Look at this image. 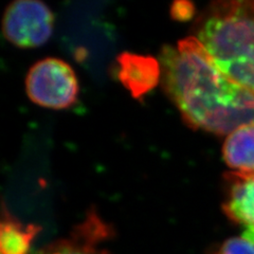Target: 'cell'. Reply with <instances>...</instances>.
<instances>
[{
    "label": "cell",
    "instance_id": "8992f818",
    "mask_svg": "<svg viewBox=\"0 0 254 254\" xmlns=\"http://www.w3.org/2000/svg\"><path fill=\"white\" fill-rule=\"evenodd\" d=\"M227 195L222 211L235 225L243 227V236L254 243V175L226 174Z\"/></svg>",
    "mask_w": 254,
    "mask_h": 254
},
{
    "label": "cell",
    "instance_id": "ba28073f",
    "mask_svg": "<svg viewBox=\"0 0 254 254\" xmlns=\"http://www.w3.org/2000/svg\"><path fill=\"white\" fill-rule=\"evenodd\" d=\"M222 158L231 172L254 175V123L242 125L228 134Z\"/></svg>",
    "mask_w": 254,
    "mask_h": 254
},
{
    "label": "cell",
    "instance_id": "6da1fadb",
    "mask_svg": "<svg viewBox=\"0 0 254 254\" xmlns=\"http://www.w3.org/2000/svg\"><path fill=\"white\" fill-rule=\"evenodd\" d=\"M159 62L164 90L189 126L222 136L254 123V94L222 73L193 35L164 47Z\"/></svg>",
    "mask_w": 254,
    "mask_h": 254
},
{
    "label": "cell",
    "instance_id": "3957f363",
    "mask_svg": "<svg viewBox=\"0 0 254 254\" xmlns=\"http://www.w3.org/2000/svg\"><path fill=\"white\" fill-rule=\"evenodd\" d=\"M26 90L35 104L49 109H66L77 100L78 83L73 69L60 59L37 62L26 77Z\"/></svg>",
    "mask_w": 254,
    "mask_h": 254
},
{
    "label": "cell",
    "instance_id": "52a82bcc",
    "mask_svg": "<svg viewBox=\"0 0 254 254\" xmlns=\"http://www.w3.org/2000/svg\"><path fill=\"white\" fill-rule=\"evenodd\" d=\"M118 76L134 99L152 91L162 75L160 62L150 57L122 53L118 58Z\"/></svg>",
    "mask_w": 254,
    "mask_h": 254
},
{
    "label": "cell",
    "instance_id": "30bf717a",
    "mask_svg": "<svg viewBox=\"0 0 254 254\" xmlns=\"http://www.w3.org/2000/svg\"><path fill=\"white\" fill-rule=\"evenodd\" d=\"M214 254H254V243L244 236L228 238Z\"/></svg>",
    "mask_w": 254,
    "mask_h": 254
},
{
    "label": "cell",
    "instance_id": "277c9868",
    "mask_svg": "<svg viewBox=\"0 0 254 254\" xmlns=\"http://www.w3.org/2000/svg\"><path fill=\"white\" fill-rule=\"evenodd\" d=\"M53 27V13L38 0L12 2L6 7L2 19L4 37L19 48L43 46L51 37Z\"/></svg>",
    "mask_w": 254,
    "mask_h": 254
},
{
    "label": "cell",
    "instance_id": "9c48e42d",
    "mask_svg": "<svg viewBox=\"0 0 254 254\" xmlns=\"http://www.w3.org/2000/svg\"><path fill=\"white\" fill-rule=\"evenodd\" d=\"M42 228L25 225L3 211L0 226V254H30L32 244Z\"/></svg>",
    "mask_w": 254,
    "mask_h": 254
},
{
    "label": "cell",
    "instance_id": "5b68a950",
    "mask_svg": "<svg viewBox=\"0 0 254 254\" xmlns=\"http://www.w3.org/2000/svg\"><path fill=\"white\" fill-rule=\"evenodd\" d=\"M113 229L100 218L97 212L90 211L68 238L48 245L35 254H110L99 245L107 241Z\"/></svg>",
    "mask_w": 254,
    "mask_h": 254
},
{
    "label": "cell",
    "instance_id": "7a4b0ae2",
    "mask_svg": "<svg viewBox=\"0 0 254 254\" xmlns=\"http://www.w3.org/2000/svg\"><path fill=\"white\" fill-rule=\"evenodd\" d=\"M193 36L222 73L254 94V0L212 2Z\"/></svg>",
    "mask_w": 254,
    "mask_h": 254
},
{
    "label": "cell",
    "instance_id": "8fae6325",
    "mask_svg": "<svg viewBox=\"0 0 254 254\" xmlns=\"http://www.w3.org/2000/svg\"><path fill=\"white\" fill-rule=\"evenodd\" d=\"M171 15L174 19L180 21L189 20L195 15V6L189 1H176L171 7Z\"/></svg>",
    "mask_w": 254,
    "mask_h": 254
}]
</instances>
